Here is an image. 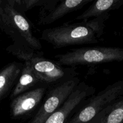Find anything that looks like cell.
Masks as SVG:
<instances>
[{"label": "cell", "instance_id": "cell-13", "mask_svg": "<svg viewBox=\"0 0 123 123\" xmlns=\"http://www.w3.org/2000/svg\"><path fill=\"white\" fill-rule=\"evenodd\" d=\"M89 123H123V96L107 106Z\"/></svg>", "mask_w": 123, "mask_h": 123}, {"label": "cell", "instance_id": "cell-10", "mask_svg": "<svg viewBox=\"0 0 123 123\" xmlns=\"http://www.w3.org/2000/svg\"><path fill=\"white\" fill-rule=\"evenodd\" d=\"M23 62L13 61L0 70V102L10 95L21 73Z\"/></svg>", "mask_w": 123, "mask_h": 123}, {"label": "cell", "instance_id": "cell-8", "mask_svg": "<svg viewBox=\"0 0 123 123\" xmlns=\"http://www.w3.org/2000/svg\"><path fill=\"white\" fill-rule=\"evenodd\" d=\"M48 89L47 86H39L11 100L10 114L12 118L24 120L32 117L41 106Z\"/></svg>", "mask_w": 123, "mask_h": 123}, {"label": "cell", "instance_id": "cell-1", "mask_svg": "<svg viewBox=\"0 0 123 123\" xmlns=\"http://www.w3.org/2000/svg\"><path fill=\"white\" fill-rule=\"evenodd\" d=\"M110 15L108 13L86 21L47 28L41 33V38L55 49L97 43L103 35L105 22Z\"/></svg>", "mask_w": 123, "mask_h": 123}, {"label": "cell", "instance_id": "cell-3", "mask_svg": "<svg viewBox=\"0 0 123 123\" xmlns=\"http://www.w3.org/2000/svg\"><path fill=\"white\" fill-rule=\"evenodd\" d=\"M55 61L65 67L96 65L123 61V48L119 47H83L74 48L63 54L54 56Z\"/></svg>", "mask_w": 123, "mask_h": 123}, {"label": "cell", "instance_id": "cell-2", "mask_svg": "<svg viewBox=\"0 0 123 123\" xmlns=\"http://www.w3.org/2000/svg\"><path fill=\"white\" fill-rule=\"evenodd\" d=\"M0 30L12 40L14 45L36 51L42 48L25 13L20 10L15 0H0Z\"/></svg>", "mask_w": 123, "mask_h": 123}, {"label": "cell", "instance_id": "cell-9", "mask_svg": "<svg viewBox=\"0 0 123 123\" xmlns=\"http://www.w3.org/2000/svg\"><path fill=\"white\" fill-rule=\"evenodd\" d=\"M92 0H65L59 1L53 9L39 17V25H49L72 12L83 8Z\"/></svg>", "mask_w": 123, "mask_h": 123}, {"label": "cell", "instance_id": "cell-15", "mask_svg": "<svg viewBox=\"0 0 123 123\" xmlns=\"http://www.w3.org/2000/svg\"><path fill=\"white\" fill-rule=\"evenodd\" d=\"M48 0H15L17 6L20 10L25 13L36 7H43L48 2Z\"/></svg>", "mask_w": 123, "mask_h": 123}, {"label": "cell", "instance_id": "cell-4", "mask_svg": "<svg viewBox=\"0 0 123 123\" xmlns=\"http://www.w3.org/2000/svg\"><path fill=\"white\" fill-rule=\"evenodd\" d=\"M123 96V79L109 85L104 89L88 98L66 123H89L101 111Z\"/></svg>", "mask_w": 123, "mask_h": 123}, {"label": "cell", "instance_id": "cell-14", "mask_svg": "<svg viewBox=\"0 0 123 123\" xmlns=\"http://www.w3.org/2000/svg\"><path fill=\"white\" fill-rule=\"evenodd\" d=\"M10 54H12L19 60L24 62L30 61L33 58L37 56H43V52L41 51H36L31 48H24L12 44L6 49Z\"/></svg>", "mask_w": 123, "mask_h": 123}, {"label": "cell", "instance_id": "cell-6", "mask_svg": "<svg viewBox=\"0 0 123 123\" xmlns=\"http://www.w3.org/2000/svg\"><path fill=\"white\" fill-rule=\"evenodd\" d=\"M30 62L36 76L48 87L63 83L78 75L76 67L61 66L43 56L33 58Z\"/></svg>", "mask_w": 123, "mask_h": 123}, {"label": "cell", "instance_id": "cell-11", "mask_svg": "<svg viewBox=\"0 0 123 123\" xmlns=\"http://www.w3.org/2000/svg\"><path fill=\"white\" fill-rule=\"evenodd\" d=\"M42 86L47 85H44L35 74L30 61L24 62L21 73L10 95V99L11 100L20 94Z\"/></svg>", "mask_w": 123, "mask_h": 123}, {"label": "cell", "instance_id": "cell-5", "mask_svg": "<svg viewBox=\"0 0 123 123\" xmlns=\"http://www.w3.org/2000/svg\"><path fill=\"white\" fill-rule=\"evenodd\" d=\"M80 82L79 78L49 87L41 106L27 123H45L48 118L65 102L72 90Z\"/></svg>", "mask_w": 123, "mask_h": 123}, {"label": "cell", "instance_id": "cell-7", "mask_svg": "<svg viewBox=\"0 0 123 123\" xmlns=\"http://www.w3.org/2000/svg\"><path fill=\"white\" fill-rule=\"evenodd\" d=\"M95 88L84 82L79 84L72 90L65 102L48 118L45 123H66L88 98L95 94Z\"/></svg>", "mask_w": 123, "mask_h": 123}, {"label": "cell", "instance_id": "cell-12", "mask_svg": "<svg viewBox=\"0 0 123 123\" xmlns=\"http://www.w3.org/2000/svg\"><path fill=\"white\" fill-rule=\"evenodd\" d=\"M123 5V0H98L94 1L84 12L75 18L77 20L86 21L110 12L120 8Z\"/></svg>", "mask_w": 123, "mask_h": 123}]
</instances>
